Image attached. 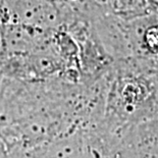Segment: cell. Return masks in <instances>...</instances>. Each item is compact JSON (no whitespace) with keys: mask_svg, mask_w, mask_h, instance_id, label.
<instances>
[{"mask_svg":"<svg viewBox=\"0 0 158 158\" xmlns=\"http://www.w3.org/2000/svg\"><path fill=\"white\" fill-rule=\"evenodd\" d=\"M146 41L149 48L158 53V28L149 30L146 35Z\"/></svg>","mask_w":158,"mask_h":158,"instance_id":"6da1fadb","label":"cell"},{"mask_svg":"<svg viewBox=\"0 0 158 158\" xmlns=\"http://www.w3.org/2000/svg\"><path fill=\"white\" fill-rule=\"evenodd\" d=\"M0 158H8L7 157V148L5 144L0 139Z\"/></svg>","mask_w":158,"mask_h":158,"instance_id":"7a4b0ae2","label":"cell"}]
</instances>
